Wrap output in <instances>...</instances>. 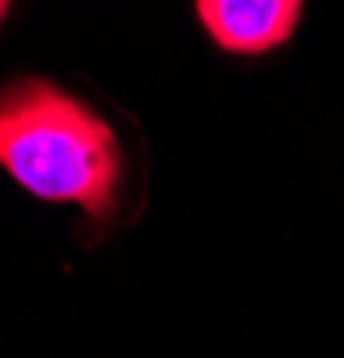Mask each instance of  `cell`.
Returning <instances> with one entry per match:
<instances>
[{"instance_id": "1", "label": "cell", "mask_w": 344, "mask_h": 358, "mask_svg": "<svg viewBox=\"0 0 344 358\" xmlns=\"http://www.w3.org/2000/svg\"><path fill=\"white\" fill-rule=\"evenodd\" d=\"M0 169L40 201L108 226L119 212L122 147L104 118L40 76L0 90Z\"/></svg>"}, {"instance_id": "2", "label": "cell", "mask_w": 344, "mask_h": 358, "mask_svg": "<svg viewBox=\"0 0 344 358\" xmlns=\"http://www.w3.org/2000/svg\"><path fill=\"white\" fill-rule=\"evenodd\" d=\"M201 25L229 54H266L298 29L305 0H194Z\"/></svg>"}, {"instance_id": "3", "label": "cell", "mask_w": 344, "mask_h": 358, "mask_svg": "<svg viewBox=\"0 0 344 358\" xmlns=\"http://www.w3.org/2000/svg\"><path fill=\"white\" fill-rule=\"evenodd\" d=\"M4 11H8V0H0V18H4Z\"/></svg>"}]
</instances>
